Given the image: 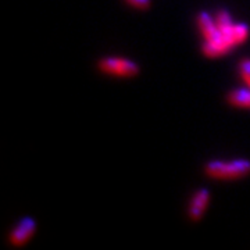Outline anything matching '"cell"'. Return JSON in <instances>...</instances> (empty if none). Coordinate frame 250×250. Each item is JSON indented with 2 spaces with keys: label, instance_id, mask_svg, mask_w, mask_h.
Wrapping results in <instances>:
<instances>
[{
  "label": "cell",
  "instance_id": "5b68a950",
  "mask_svg": "<svg viewBox=\"0 0 250 250\" xmlns=\"http://www.w3.org/2000/svg\"><path fill=\"white\" fill-rule=\"evenodd\" d=\"M232 47L233 46L231 45V42L223 34H220V36L213 41H205L202 49L207 57H218V56L228 53Z\"/></svg>",
  "mask_w": 250,
  "mask_h": 250
},
{
  "label": "cell",
  "instance_id": "277c9868",
  "mask_svg": "<svg viewBox=\"0 0 250 250\" xmlns=\"http://www.w3.org/2000/svg\"><path fill=\"white\" fill-rule=\"evenodd\" d=\"M210 202V190L202 188L195 192V195L192 196L190 202H189V207H188V217L192 221H200L202 217L207 210V206Z\"/></svg>",
  "mask_w": 250,
  "mask_h": 250
},
{
  "label": "cell",
  "instance_id": "8fae6325",
  "mask_svg": "<svg viewBox=\"0 0 250 250\" xmlns=\"http://www.w3.org/2000/svg\"><path fill=\"white\" fill-rule=\"evenodd\" d=\"M129 6H132L135 9L147 10L152 6V0H125Z\"/></svg>",
  "mask_w": 250,
  "mask_h": 250
},
{
  "label": "cell",
  "instance_id": "3957f363",
  "mask_svg": "<svg viewBox=\"0 0 250 250\" xmlns=\"http://www.w3.org/2000/svg\"><path fill=\"white\" fill-rule=\"evenodd\" d=\"M36 232V221L32 217H22L18 221L13 231L9 233V242L10 245L16 246V248H21L27 243Z\"/></svg>",
  "mask_w": 250,
  "mask_h": 250
},
{
  "label": "cell",
  "instance_id": "30bf717a",
  "mask_svg": "<svg viewBox=\"0 0 250 250\" xmlns=\"http://www.w3.org/2000/svg\"><path fill=\"white\" fill-rule=\"evenodd\" d=\"M238 71L239 75L243 80V82L250 88V59H243L238 65Z\"/></svg>",
  "mask_w": 250,
  "mask_h": 250
},
{
  "label": "cell",
  "instance_id": "52a82bcc",
  "mask_svg": "<svg viewBox=\"0 0 250 250\" xmlns=\"http://www.w3.org/2000/svg\"><path fill=\"white\" fill-rule=\"evenodd\" d=\"M228 103L233 107L250 108V88H238V89L231 90L227 95Z\"/></svg>",
  "mask_w": 250,
  "mask_h": 250
},
{
  "label": "cell",
  "instance_id": "ba28073f",
  "mask_svg": "<svg viewBox=\"0 0 250 250\" xmlns=\"http://www.w3.org/2000/svg\"><path fill=\"white\" fill-rule=\"evenodd\" d=\"M249 32V27H248L246 24H233L232 28H231L227 34H223V35L225 36V38L231 42V45L235 47V46L243 43V42L248 39Z\"/></svg>",
  "mask_w": 250,
  "mask_h": 250
},
{
  "label": "cell",
  "instance_id": "7a4b0ae2",
  "mask_svg": "<svg viewBox=\"0 0 250 250\" xmlns=\"http://www.w3.org/2000/svg\"><path fill=\"white\" fill-rule=\"evenodd\" d=\"M98 67L100 71L107 75H114L121 78H131L138 75L141 71L136 62L125 57H104L99 60Z\"/></svg>",
  "mask_w": 250,
  "mask_h": 250
},
{
  "label": "cell",
  "instance_id": "8992f818",
  "mask_svg": "<svg viewBox=\"0 0 250 250\" xmlns=\"http://www.w3.org/2000/svg\"><path fill=\"white\" fill-rule=\"evenodd\" d=\"M197 25L200 28V32L205 38V41H213L220 36V29L217 27V22L207 11H200L197 14Z\"/></svg>",
  "mask_w": 250,
  "mask_h": 250
},
{
  "label": "cell",
  "instance_id": "9c48e42d",
  "mask_svg": "<svg viewBox=\"0 0 250 250\" xmlns=\"http://www.w3.org/2000/svg\"><path fill=\"white\" fill-rule=\"evenodd\" d=\"M215 22H217V27H218L221 34H227L233 25L231 14L224 9L217 11V14H215Z\"/></svg>",
  "mask_w": 250,
  "mask_h": 250
},
{
  "label": "cell",
  "instance_id": "6da1fadb",
  "mask_svg": "<svg viewBox=\"0 0 250 250\" xmlns=\"http://www.w3.org/2000/svg\"><path fill=\"white\" fill-rule=\"evenodd\" d=\"M205 172L210 178L223 179V181L243 178L250 174V160L236 159L231 161H208L205 166Z\"/></svg>",
  "mask_w": 250,
  "mask_h": 250
}]
</instances>
